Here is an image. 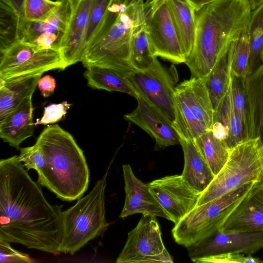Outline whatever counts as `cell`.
<instances>
[{
    "label": "cell",
    "mask_w": 263,
    "mask_h": 263,
    "mask_svg": "<svg viewBox=\"0 0 263 263\" xmlns=\"http://www.w3.org/2000/svg\"><path fill=\"white\" fill-rule=\"evenodd\" d=\"M174 109L173 125L179 138L195 140L211 130L214 110L205 79L191 77L177 85Z\"/></svg>",
    "instance_id": "8"
},
{
    "label": "cell",
    "mask_w": 263,
    "mask_h": 263,
    "mask_svg": "<svg viewBox=\"0 0 263 263\" xmlns=\"http://www.w3.org/2000/svg\"><path fill=\"white\" fill-rule=\"evenodd\" d=\"M125 197L120 218L140 213L152 215L168 220V217L151 192L148 184L143 183L134 174L130 164L122 165Z\"/></svg>",
    "instance_id": "18"
},
{
    "label": "cell",
    "mask_w": 263,
    "mask_h": 263,
    "mask_svg": "<svg viewBox=\"0 0 263 263\" xmlns=\"http://www.w3.org/2000/svg\"><path fill=\"white\" fill-rule=\"evenodd\" d=\"M230 87L234 108L249 135V110L245 78H238L231 73Z\"/></svg>",
    "instance_id": "33"
},
{
    "label": "cell",
    "mask_w": 263,
    "mask_h": 263,
    "mask_svg": "<svg viewBox=\"0 0 263 263\" xmlns=\"http://www.w3.org/2000/svg\"><path fill=\"white\" fill-rule=\"evenodd\" d=\"M18 157L27 170L33 169L38 173L44 165L43 153L35 143L31 146L21 148Z\"/></svg>",
    "instance_id": "36"
},
{
    "label": "cell",
    "mask_w": 263,
    "mask_h": 263,
    "mask_svg": "<svg viewBox=\"0 0 263 263\" xmlns=\"http://www.w3.org/2000/svg\"><path fill=\"white\" fill-rule=\"evenodd\" d=\"M67 67L60 51L19 41L1 52L0 79L32 75Z\"/></svg>",
    "instance_id": "9"
},
{
    "label": "cell",
    "mask_w": 263,
    "mask_h": 263,
    "mask_svg": "<svg viewBox=\"0 0 263 263\" xmlns=\"http://www.w3.org/2000/svg\"><path fill=\"white\" fill-rule=\"evenodd\" d=\"M258 181H251L206 203L196 205L172 233L176 243L187 248L219 231L228 216Z\"/></svg>",
    "instance_id": "6"
},
{
    "label": "cell",
    "mask_w": 263,
    "mask_h": 263,
    "mask_svg": "<svg viewBox=\"0 0 263 263\" xmlns=\"http://www.w3.org/2000/svg\"><path fill=\"white\" fill-rule=\"evenodd\" d=\"M144 0H123L116 19L105 33L87 47L81 62L126 74L135 69L130 62L131 43L136 29L145 21Z\"/></svg>",
    "instance_id": "4"
},
{
    "label": "cell",
    "mask_w": 263,
    "mask_h": 263,
    "mask_svg": "<svg viewBox=\"0 0 263 263\" xmlns=\"http://www.w3.org/2000/svg\"><path fill=\"white\" fill-rule=\"evenodd\" d=\"M71 14V1L61 0L55 10L43 20L30 21L20 15L17 22L18 42L60 50Z\"/></svg>",
    "instance_id": "13"
},
{
    "label": "cell",
    "mask_w": 263,
    "mask_h": 263,
    "mask_svg": "<svg viewBox=\"0 0 263 263\" xmlns=\"http://www.w3.org/2000/svg\"><path fill=\"white\" fill-rule=\"evenodd\" d=\"M175 69H168L157 57L147 68L135 70L125 76L138 97L174 121V94L177 81Z\"/></svg>",
    "instance_id": "10"
},
{
    "label": "cell",
    "mask_w": 263,
    "mask_h": 263,
    "mask_svg": "<svg viewBox=\"0 0 263 263\" xmlns=\"http://www.w3.org/2000/svg\"><path fill=\"white\" fill-rule=\"evenodd\" d=\"M145 23L154 55L179 64L185 62L167 0H147Z\"/></svg>",
    "instance_id": "11"
},
{
    "label": "cell",
    "mask_w": 263,
    "mask_h": 263,
    "mask_svg": "<svg viewBox=\"0 0 263 263\" xmlns=\"http://www.w3.org/2000/svg\"><path fill=\"white\" fill-rule=\"evenodd\" d=\"M107 175V172L88 194L62 211L61 253L73 255L89 241L102 235L109 226L105 216Z\"/></svg>",
    "instance_id": "5"
},
{
    "label": "cell",
    "mask_w": 263,
    "mask_h": 263,
    "mask_svg": "<svg viewBox=\"0 0 263 263\" xmlns=\"http://www.w3.org/2000/svg\"><path fill=\"white\" fill-rule=\"evenodd\" d=\"M237 39L231 42L205 79L214 110L217 108L229 88L231 75V61L235 41Z\"/></svg>",
    "instance_id": "27"
},
{
    "label": "cell",
    "mask_w": 263,
    "mask_h": 263,
    "mask_svg": "<svg viewBox=\"0 0 263 263\" xmlns=\"http://www.w3.org/2000/svg\"><path fill=\"white\" fill-rule=\"evenodd\" d=\"M165 248L156 216L142 215L138 224L128 233L117 263H172Z\"/></svg>",
    "instance_id": "12"
},
{
    "label": "cell",
    "mask_w": 263,
    "mask_h": 263,
    "mask_svg": "<svg viewBox=\"0 0 263 263\" xmlns=\"http://www.w3.org/2000/svg\"><path fill=\"white\" fill-rule=\"evenodd\" d=\"M213 122H218L226 128L228 135L226 145L230 149L249 139L248 131L234 108L230 86L214 110Z\"/></svg>",
    "instance_id": "24"
},
{
    "label": "cell",
    "mask_w": 263,
    "mask_h": 263,
    "mask_svg": "<svg viewBox=\"0 0 263 263\" xmlns=\"http://www.w3.org/2000/svg\"><path fill=\"white\" fill-rule=\"evenodd\" d=\"M251 13L249 0H215L196 11L194 43L184 63L191 77L206 79L231 42L248 28Z\"/></svg>",
    "instance_id": "2"
},
{
    "label": "cell",
    "mask_w": 263,
    "mask_h": 263,
    "mask_svg": "<svg viewBox=\"0 0 263 263\" xmlns=\"http://www.w3.org/2000/svg\"><path fill=\"white\" fill-rule=\"evenodd\" d=\"M186 248L191 259L227 252L251 255L263 248V231H219Z\"/></svg>",
    "instance_id": "15"
},
{
    "label": "cell",
    "mask_w": 263,
    "mask_h": 263,
    "mask_svg": "<svg viewBox=\"0 0 263 263\" xmlns=\"http://www.w3.org/2000/svg\"><path fill=\"white\" fill-rule=\"evenodd\" d=\"M42 74L0 79V120L14 110L26 98L33 95Z\"/></svg>",
    "instance_id": "22"
},
{
    "label": "cell",
    "mask_w": 263,
    "mask_h": 263,
    "mask_svg": "<svg viewBox=\"0 0 263 263\" xmlns=\"http://www.w3.org/2000/svg\"><path fill=\"white\" fill-rule=\"evenodd\" d=\"M185 58L193 47L196 29L195 10L187 0H167Z\"/></svg>",
    "instance_id": "25"
},
{
    "label": "cell",
    "mask_w": 263,
    "mask_h": 263,
    "mask_svg": "<svg viewBox=\"0 0 263 263\" xmlns=\"http://www.w3.org/2000/svg\"><path fill=\"white\" fill-rule=\"evenodd\" d=\"M35 260L27 254L13 249L10 242L0 239L1 263H33Z\"/></svg>",
    "instance_id": "38"
},
{
    "label": "cell",
    "mask_w": 263,
    "mask_h": 263,
    "mask_svg": "<svg viewBox=\"0 0 263 263\" xmlns=\"http://www.w3.org/2000/svg\"><path fill=\"white\" fill-rule=\"evenodd\" d=\"M71 104L67 101L58 104H52L44 107L43 115L41 119H37L34 125H48L60 121L66 114Z\"/></svg>",
    "instance_id": "37"
},
{
    "label": "cell",
    "mask_w": 263,
    "mask_h": 263,
    "mask_svg": "<svg viewBox=\"0 0 263 263\" xmlns=\"http://www.w3.org/2000/svg\"><path fill=\"white\" fill-rule=\"evenodd\" d=\"M18 156L0 161V239L60 254L62 205H52Z\"/></svg>",
    "instance_id": "1"
},
{
    "label": "cell",
    "mask_w": 263,
    "mask_h": 263,
    "mask_svg": "<svg viewBox=\"0 0 263 263\" xmlns=\"http://www.w3.org/2000/svg\"><path fill=\"white\" fill-rule=\"evenodd\" d=\"M20 15L1 3L0 52L18 42L17 22Z\"/></svg>",
    "instance_id": "31"
},
{
    "label": "cell",
    "mask_w": 263,
    "mask_h": 263,
    "mask_svg": "<svg viewBox=\"0 0 263 263\" xmlns=\"http://www.w3.org/2000/svg\"><path fill=\"white\" fill-rule=\"evenodd\" d=\"M148 184L168 220L175 224L197 205L200 194L188 184L181 175L165 176Z\"/></svg>",
    "instance_id": "14"
},
{
    "label": "cell",
    "mask_w": 263,
    "mask_h": 263,
    "mask_svg": "<svg viewBox=\"0 0 263 263\" xmlns=\"http://www.w3.org/2000/svg\"><path fill=\"white\" fill-rule=\"evenodd\" d=\"M88 85L92 89L119 91L137 99L138 96L125 74L114 69L98 66L86 67L84 73Z\"/></svg>",
    "instance_id": "26"
},
{
    "label": "cell",
    "mask_w": 263,
    "mask_h": 263,
    "mask_svg": "<svg viewBox=\"0 0 263 263\" xmlns=\"http://www.w3.org/2000/svg\"><path fill=\"white\" fill-rule=\"evenodd\" d=\"M32 96L26 98L12 112L0 120V137L16 149L33 135Z\"/></svg>",
    "instance_id": "20"
},
{
    "label": "cell",
    "mask_w": 263,
    "mask_h": 263,
    "mask_svg": "<svg viewBox=\"0 0 263 263\" xmlns=\"http://www.w3.org/2000/svg\"><path fill=\"white\" fill-rule=\"evenodd\" d=\"M61 3V0H24L23 16L30 21L43 20L50 15Z\"/></svg>",
    "instance_id": "34"
},
{
    "label": "cell",
    "mask_w": 263,
    "mask_h": 263,
    "mask_svg": "<svg viewBox=\"0 0 263 263\" xmlns=\"http://www.w3.org/2000/svg\"><path fill=\"white\" fill-rule=\"evenodd\" d=\"M37 86L42 95L44 98H47L54 92L55 80L51 76L46 75L40 79Z\"/></svg>",
    "instance_id": "39"
},
{
    "label": "cell",
    "mask_w": 263,
    "mask_h": 263,
    "mask_svg": "<svg viewBox=\"0 0 263 263\" xmlns=\"http://www.w3.org/2000/svg\"><path fill=\"white\" fill-rule=\"evenodd\" d=\"M195 11L215 0H187Z\"/></svg>",
    "instance_id": "41"
},
{
    "label": "cell",
    "mask_w": 263,
    "mask_h": 263,
    "mask_svg": "<svg viewBox=\"0 0 263 263\" xmlns=\"http://www.w3.org/2000/svg\"><path fill=\"white\" fill-rule=\"evenodd\" d=\"M24 1V0H1V3L8 7L18 15H23Z\"/></svg>",
    "instance_id": "40"
},
{
    "label": "cell",
    "mask_w": 263,
    "mask_h": 263,
    "mask_svg": "<svg viewBox=\"0 0 263 263\" xmlns=\"http://www.w3.org/2000/svg\"><path fill=\"white\" fill-rule=\"evenodd\" d=\"M249 57V36L247 28L235 41L231 61V73L233 75L241 78L248 76Z\"/></svg>",
    "instance_id": "32"
},
{
    "label": "cell",
    "mask_w": 263,
    "mask_h": 263,
    "mask_svg": "<svg viewBox=\"0 0 263 263\" xmlns=\"http://www.w3.org/2000/svg\"><path fill=\"white\" fill-rule=\"evenodd\" d=\"M254 181H263V142L259 137L245 140L230 150L227 162L200 194L197 205Z\"/></svg>",
    "instance_id": "7"
},
{
    "label": "cell",
    "mask_w": 263,
    "mask_h": 263,
    "mask_svg": "<svg viewBox=\"0 0 263 263\" xmlns=\"http://www.w3.org/2000/svg\"><path fill=\"white\" fill-rule=\"evenodd\" d=\"M250 57L248 76L256 69L263 57V4L253 10L248 25Z\"/></svg>",
    "instance_id": "30"
},
{
    "label": "cell",
    "mask_w": 263,
    "mask_h": 263,
    "mask_svg": "<svg viewBox=\"0 0 263 263\" xmlns=\"http://www.w3.org/2000/svg\"><path fill=\"white\" fill-rule=\"evenodd\" d=\"M157 58L153 54L145 21L135 30L132 37L130 62L135 70L148 67Z\"/></svg>",
    "instance_id": "29"
},
{
    "label": "cell",
    "mask_w": 263,
    "mask_h": 263,
    "mask_svg": "<svg viewBox=\"0 0 263 263\" xmlns=\"http://www.w3.org/2000/svg\"><path fill=\"white\" fill-rule=\"evenodd\" d=\"M35 144L44 156L37 182L64 201L81 198L87 191L90 172L83 151L72 135L58 124L47 126Z\"/></svg>",
    "instance_id": "3"
},
{
    "label": "cell",
    "mask_w": 263,
    "mask_h": 263,
    "mask_svg": "<svg viewBox=\"0 0 263 263\" xmlns=\"http://www.w3.org/2000/svg\"><path fill=\"white\" fill-rule=\"evenodd\" d=\"M197 263H262L259 258L251 255L245 256L240 253L227 252L191 259Z\"/></svg>",
    "instance_id": "35"
},
{
    "label": "cell",
    "mask_w": 263,
    "mask_h": 263,
    "mask_svg": "<svg viewBox=\"0 0 263 263\" xmlns=\"http://www.w3.org/2000/svg\"><path fill=\"white\" fill-rule=\"evenodd\" d=\"M262 62H263V57H262Z\"/></svg>",
    "instance_id": "43"
},
{
    "label": "cell",
    "mask_w": 263,
    "mask_h": 263,
    "mask_svg": "<svg viewBox=\"0 0 263 263\" xmlns=\"http://www.w3.org/2000/svg\"><path fill=\"white\" fill-rule=\"evenodd\" d=\"M184 159L181 176L196 192L201 194L209 185L215 176L194 140L179 138Z\"/></svg>",
    "instance_id": "21"
},
{
    "label": "cell",
    "mask_w": 263,
    "mask_h": 263,
    "mask_svg": "<svg viewBox=\"0 0 263 263\" xmlns=\"http://www.w3.org/2000/svg\"><path fill=\"white\" fill-rule=\"evenodd\" d=\"M249 110V138L263 142V63L245 78Z\"/></svg>",
    "instance_id": "23"
},
{
    "label": "cell",
    "mask_w": 263,
    "mask_h": 263,
    "mask_svg": "<svg viewBox=\"0 0 263 263\" xmlns=\"http://www.w3.org/2000/svg\"><path fill=\"white\" fill-rule=\"evenodd\" d=\"M194 141L216 176L227 162L231 149L216 138L211 130L203 133Z\"/></svg>",
    "instance_id": "28"
},
{
    "label": "cell",
    "mask_w": 263,
    "mask_h": 263,
    "mask_svg": "<svg viewBox=\"0 0 263 263\" xmlns=\"http://www.w3.org/2000/svg\"><path fill=\"white\" fill-rule=\"evenodd\" d=\"M71 14L60 49L67 67L81 62L93 0H70Z\"/></svg>",
    "instance_id": "17"
},
{
    "label": "cell",
    "mask_w": 263,
    "mask_h": 263,
    "mask_svg": "<svg viewBox=\"0 0 263 263\" xmlns=\"http://www.w3.org/2000/svg\"><path fill=\"white\" fill-rule=\"evenodd\" d=\"M136 100V108L125 115L124 118L137 125L155 139V150L180 144L179 137L171 120L140 97Z\"/></svg>",
    "instance_id": "16"
},
{
    "label": "cell",
    "mask_w": 263,
    "mask_h": 263,
    "mask_svg": "<svg viewBox=\"0 0 263 263\" xmlns=\"http://www.w3.org/2000/svg\"><path fill=\"white\" fill-rule=\"evenodd\" d=\"M219 231H263V181H258L254 185L228 216Z\"/></svg>",
    "instance_id": "19"
},
{
    "label": "cell",
    "mask_w": 263,
    "mask_h": 263,
    "mask_svg": "<svg viewBox=\"0 0 263 263\" xmlns=\"http://www.w3.org/2000/svg\"><path fill=\"white\" fill-rule=\"evenodd\" d=\"M252 11L254 10L263 4V0H249Z\"/></svg>",
    "instance_id": "42"
}]
</instances>
